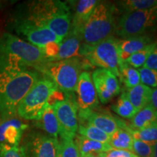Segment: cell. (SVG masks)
<instances>
[{"label": "cell", "mask_w": 157, "mask_h": 157, "mask_svg": "<svg viewBox=\"0 0 157 157\" xmlns=\"http://www.w3.org/2000/svg\"><path fill=\"white\" fill-rule=\"evenodd\" d=\"M41 77L36 70L0 57V118L17 115L19 104Z\"/></svg>", "instance_id": "obj_1"}, {"label": "cell", "mask_w": 157, "mask_h": 157, "mask_svg": "<svg viewBox=\"0 0 157 157\" xmlns=\"http://www.w3.org/2000/svg\"><path fill=\"white\" fill-rule=\"evenodd\" d=\"M23 18L50 29L60 40L69 34L71 29L70 7L67 3L58 0L31 2Z\"/></svg>", "instance_id": "obj_2"}, {"label": "cell", "mask_w": 157, "mask_h": 157, "mask_svg": "<svg viewBox=\"0 0 157 157\" xmlns=\"http://www.w3.org/2000/svg\"><path fill=\"white\" fill-rule=\"evenodd\" d=\"M116 12L114 3L100 1L82 29V44L94 46L113 36L117 23Z\"/></svg>", "instance_id": "obj_3"}, {"label": "cell", "mask_w": 157, "mask_h": 157, "mask_svg": "<svg viewBox=\"0 0 157 157\" xmlns=\"http://www.w3.org/2000/svg\"><path fill=\"white\" fill-rule=\"evenodd\" d=\"M32 68L52 80L58 90L65 93H71L75 92L83 63L76 57L66 60L45 61Z\"/></svg>", "instance_id": "obj_4"}, {"label": "cell", "mask_w": 157, "mask_h": 157, "mask_svg": "<svg viewBox=\"0 0 157 157\" xmlns=\"http://www.w3.org/2000/svg\"><path fill=\"white\" fill-rule=\"evenodd\" d=\"M0 57L31 68L47 61L39 48L8 32L0 35Z\"/></svg>", "instance_id": "obj_5"}, {"label": "cell", "mask_w": 157, "mask_h": 157, "mask_svg": "<svg viewBox=\"0 0 157 157\" xmlns=\"http://www.w3.org/2000/svg\"><path fill=\"white\" fill-rule=\"evenodd\" d=\"M57 89L50 78L44 76L40 77L19 104L17 115L26 120L38 121Z\"/></svg>", "instance_id": "obj_6"}, {"label": "cell", "mask_w": 157, "mask_h": 157, "mask_svg": "<svg viewBox=\"0 0 157 157\" xmlns=\"http://www.w3.org/2000/svg\"><path fill=\"white\" fill-rule=\"evenodd\" d=\"M157 30V6L121 15L116 23L114 34L123 39L148 34Z\"/></svg>", "instance_id": "obj_7"}, {"label": "cell", "mask_w": 157, "mask_h": 157, "mask_svg": "<svg viewBox=\"0 0 157 157\" xmlns=\"http://www.w3.org/2000/svg\"><path fill=\"white\" fill-rule=\"evenodd\" d=\"M118 42L113 36L94 46L82 44L80 56H84L92 66L109 70L117 77L120 63Z\"/></svg>", "instance_id": "obj_8"}, {"label": "cell", "mask_w": 157, "mask_h": 157, "mask_svg": "<svg viewBox=\"0 0 157 157\" xmlns=\"http://www.w3.org/2000/svg\"><path fill=\"white\" fill-rule=\"evenodd\" d=\"M24 157H57L58 139L39 132H31L23 139L20 146Z\"/></svg>", "instance_id": "obj_9"}, {"label": "cell", "mask_w": 157, "mask_h": 157, "mask_svg": "<svg viewBox=\"0 0 157 157\" xmlns=\"http://www.w3.org/2000/svg\"><path fill=\"white\" fill-rule=\"evenodd\" d=\"M55 113L60 125L61 139H72L78 131V107L74 97L66 96L63 101L55 103Z\"/></svg>", "instance_id": "obj_10"}, {"label": "cell", "mask_w": 157, "mask_h": 157, "mask_svg": "<svg viewBox=\"0 0 157 157\" xmlns=\"http://www.w3.org/2000/svg\"><path fill=\"white\" fill-rule=\"evenodd\" d=\"M14 27L17 33L23 35L29 43L39 48L50 43L62 42L50 29L37 25L23 17L15 21Z\"/></svg>", "instance_id": "obj_11"}, {"label": "cell", "mask_w": 157, "mask_h": 157, "mask_svg": "<svg viewBox=\"0 0 157 157\" xmlns=\"http://www.w3.org/2000/svg\"><path fill=\"white\" fill-rule=\"evenodd\" d=\"M76 103L79 112L94 111L99 105L96 90L90 72L82 71L76 85Z\"/></svg>", "instance_id": "obj_12"}, {"label": "cell", "mask_w": 157, "mask_h": 157, "mask_svg": "<svg viewBox=\"0 0 157 157\" xmlns=\"http://www.w3.org/2000/svg\"><path fill=\"white\" fill-rule=\"evenodd\" d=\"M91 76L98 99L103 104L107 103L120 93L121 87L117 76L109 70L97 68Z\"/></svg>", "instance_id": "obj_13"}, {"label": "cell", "mask_w": 157, "mask_h": 157, "mask_svg": "<svg viewBox=\"0 0 157 157\" xmlns=\"http://www.w3.org/2000/svg\"><path fill=\"white\" fill-rule=\"evenodd\" d=\"M28 125L17 119L4 120L0 123V143L11 146H19L23 134Z\"/></svg>", "instance_id": "obj_14"}, {"label": "cell", "mask_w": 157, "mask_h": 157, "mask_svg": "<svg viewBox=\"0 0 157 157\" xmlns=\"http://www.w3.org/2000/svg\"><path fill=\"white\" fill-rule=\"evenodd\" d=\"M155 38L156 37L154 35L148 34L127 39H119L118 49L120 61L125 62L132 54L141 50L148 45L157 42Z\"/></svg>", "instance_id": "obj_15"}, {"label": "cell", "mask_w": 157, "mask_h": 157, "mask_svg": "<svg viewBox=\"0 0 157 157\" xmlns=\"http://www.w3.org/2000/svg\"><path fill=\"white\" fill-rule=\"evenodd\" d=\"M78 117L81 121H87V124L97 127L110 137L119 129L117 119L108 113L89 111L78 112Z\"/></svg>", "instance_id": "obj_16"}, {"label": "cell", "mask_w": 157, "mask_h": 157, "mask_svg": "<svg viewBox=\"0 0 157 157\" xmlns=\"http://www.w3.org/2000/svg\"><path fill=\"white\" fill-rule=\"evenodd\" d=\"M100 1L97 0H80L75 2L74 13L72 15L71 29L81 34L82 29Z\"/></svg>", "instance_id": "obj_17"}, {"label": "cell", "mask_w": 157, "mask_h": 157, "mask_svg": "<svg viewBox=\"0 0 157 157\" xmlns=\"http://www.w3.org/2000/svg\"><path fill=\"white\" fill-rule=\"evenodd\" d=\"M82 44L81 34L71 30L69 34L60 43L58 54L52 60H66L79 57Z\"/></svg>", "instance_id": "obj_18"}, {"label": "cell", "mask_w": 157, "mask_h": 157, "mask_svg": "<svg viewBox=\"0 0 157 157\" xmlns=\"http://www.w3.org/2000/svg\"><path fill=\"white\" fill-rule=\"evenodd\" d=\"M74 141L81 157L93 154L107 153L113 149L109 143H103L92 140L80 135H76L74 137Z\"/></svg>", "instance_id": "obj_19"}, {"label": "cell", "mask_w": 157, "mask_h": 157, "mask_svg": "<svg viewBox=\"0 0 157 157\" xmlns=\"http://www.w3.org/2000/svg\"><path fill=\"white\" fill-rule=\"evenodd\" d=\"M154 124H157V111L150 104H148L137 111L136 114L131 119L130 126L126 125L125 129L138 130V129L146 128Z\"/></svg>", "instance_id": "obj_20"}, {"label": "cell", "mask_w": 157, "mask_h": 157, "mask_svg": "<svg viewBox=\"0 0 157 157\" xmlns=\"http://www.w3.org/2000/svg\"><path fill=\"white\" fill-rule=\"evenodd\" d=\"M36 126L53 138L58 139L60 136V125L52 105L50 104L47 105L40 119L37 121Z\"/></svg>", "instance_id": "obj_21"}, {"label": "cell", "mask_w": 157, "mask_h": 157, "mask_svg": "<svg viewBox=\"0 0 157 157\" xmlns=\"http://www.w3.org/2000/svg\"><path fill=\"white\" fill-rule=\"evenodd\" d=\"M151 93V88L141 83L134 87L127 89L126 91L129 101L137 111L150 103Z\"/></svg>", "instance_id": "obj_22"}, {"label": "cell", "mask_w": 157, "mask_h": 157, "mask_svg": "<svg viewBox=\"0 0 157 157\" xmlns=\"http://www.w3.org/2000/svg\"><path fill=\"white\" fill-rule=\"evenodd\" d=\"M116 10L121 15L143 10L157 6V0H122L114 3Z\"/></svg>", "instance_id": "obj_23"}, {"label": "cell", "mask_w": 157, "mask_h": 157, "mask_svg": "<svg viewBox=\"0 0 157 157\" xmlns=\"http://www.w3.org/2000/svg\"><path fill=\"white\" fill-rule=\"evenodd\" d=\"M119 77L127 89H130L140 84L138 71L132 67L127 62H121L119 66Z\"/></svg>", "instance_id": "obj_24"}, {"label": "cell", "mask_w": 157, "mask_h": 157, "mask_svg": "<svg viewBox=\"0 0 157 157\" xmlns=\"http://www.w3.org/2000/svg\"><path fill=\"white\" fill-rule=\"evenodd\" d=\"M133 140L134 138L132 135L128 131L119 127V129L111 136L109 144L113 149L125 150L132 152Z\"/></svg>", "instance_id": "obj_25"}, {"label": "cell", "mask_w": 157, "mask_h": 157, "mask_svg": "<svg viewBox=\"0 0 157 157\" xmlns=\"http://www.w3.org/2000/svg\"><path fill=\"white\" fill-rule=\"evenodd\" d=\"M111 109L116 113L125 119H132L138 111L129 101L126 91L121 93L117 103L111 105Z\"/></svg>", "instance_id": "obj_26"}, {"label": "cell", "mask_w": 157, "mask_h": 157, "mask_svg": "<svg viewBox=\"0 0 157 157\" xmlns=\"http://www.w3.org/2000/svg\"><path fill=\"white\" fill-rule=\"evenodd\" d=\"M78 133L82 136L92 140L103 143H109L111 137L97 127L89 124H80L78 127Z\"/></svg>", "instance_id": "obj_27"}, {"label": "cell", "mask_w": 157, "mask_h": 157, "mask_svg": "<svg viewBox=\"0 0 157 157\" xmlns=\"http://www.w3.org/2000/svg\"><path fill=\"white\" fill-rule=\"evenodd\" d=\"M157 42L152 43V44L148 45L146 48L132 54L129 58L127 59L125 62H127L129 66L135 68H140L144 66L146 63L147 59L151 54L155 47L156 46Z\"/></svg>", "instance_id": "obj_28"}, {"label": "cell", "mask_w": 157, "mask_h": 157, "mask_svg": "<svg viewBox=\"0 0 157 157\" xmlns=\"http://www.w3.org/2000/svg\"><path fill=\"white\" fill-rule=\"evenodd\" d=\"M127 131L132 135L135 140L144 141L152 144L157 142V124H154L146 128L138 129V130L129 129Z\"/></svg>", "instance_id": "obj_29"}, {"label": "cell", "mask_w": 157, "mask_h": 157, "mask_svg": "<svg viewBox=\"0 0 157 157\" xmlns=\"http://www.w3.org/2000/svg\"><path fill=\"white\" fill-rule=\"evenodd\" d=\"M57 157H81L74 139H61Z\"/></svg>", "instance_id": "obj_30"}, {"label": "cell", "mask_w": 157, "mask_h": 157, "mask_svg": "<svg viewBox=\"0 0 157 157\" xmlns=\"http://www.w3.org/2000/svg\"><path fill=\"white\" fill-rule=\"evenodd\" d=\"M140 76L141 84L148 87H157V69L141 67L137 69Z\"/></svg>", "instance_id": "obj_31"}, {"label": "cell", "mask_w": 157, "mask_h": 157, "mask_svg": "<svg viewBox=\"0 0 157 157\" xmlns=\"http://www.w3.org/2000/svg\"><path fill=\"white\" fill-rule=\"evenodd\" d=\"M153 145L154 144L152 143L134 139L132 143V152L136 157H151Z\"/></svg>", "instance_id": "obj_32"}, {"label": "cell", "mask_w": 157, "mask_h": 157, "mask_svg": "<svg viewBox=\"0 0 157 157\" xmlns=\"http://www.w3.org/2000/svg\"><path fill=\"white\" fill-rule=\"evenodd\" d=\"M0 157H24L20 146L0 143Z\"/></svg>", "instance_id": "obj_33"}, {"label": "cell", "mask_w": 157, "mask_h": 157, "mask_svg": "<svg viewBox=\"0 0 157 157\" xmlns=\"http://www.w3.org/2000/svg\"><path fill=\"white\" fill-rule=\"evenodd\" d=\"M105 157H136V156L129 151L112 149L105 153Z\"/></svg>", "instance_id": "obj_34"}, {"label": "cell", "mask_w": 157, "mask_h": 157, "mask_svg": "<svg viewBox=\"0 0 157 157\" xmlns=\"http://www.w3.org/2000/svg\"><path fill=\"white\" fill-rule=\"evenodd\" d=\"M143 67L157 69V44Z\"/></svg>", "instance_id": "obj_35"}, {"label": "cell", "mask_w": 157, "mask_h": 157, "mask_svg": "<svg viewBox=\"0 0 157 157\" xmlns=\"http://www.w3.org/2000/svg\"><path fill=\"white\" fill-rule=\"evenodd\" d=\"M150 104L154 109L157 111V87L152 90L151 95Z\"/></svg>", "instance_id": "obj_36"}, {"label": "cell", "mask_w": 157, "mask_h": 157, "mask_svg": "<svg viewBox=\"0 0 157 157\" xmlns=\"http://www.w3.org/2000/svg\"><path fill=\"white\" fill-rule=\"evenodd\" d=\"M151 157H157V142L153 145V150Z\"/></svg>", "instance_id": "obj_37"}, {"label": "cell", "mask_w": 157, "mask_h": 157, "mask_svg": "<svg viewBox=\"0 0 157 157\" xmlns=\"http://www.w3.org/2000/svg\"><path fill=\"white\" fill-rule=\"evenodd\" d=\"M84 157H105V153H101V154H93L88 155Z\"/></svg>", "instance_id": "obj_38"}]
</instances>
